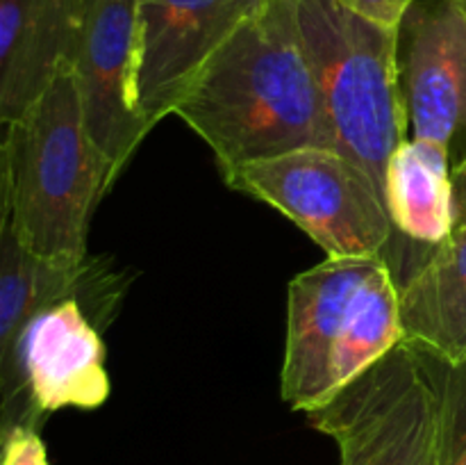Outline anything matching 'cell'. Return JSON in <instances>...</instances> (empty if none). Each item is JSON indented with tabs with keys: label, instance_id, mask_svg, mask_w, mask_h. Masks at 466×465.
I'll list each match as a JSON object with an SVG mask.
<instances>
[{
	"label": "cell",
	"instance_id": "cell-1",
	"mask_svg": "<svg viewBox=\"0 0 466 465\" xmlns=\"http://www.w3.org/2000/svg\"><path fill=\"white\" fill-rule=\"evenodd\" d=\"M221 173L308 146H335L294 0H268L205 64L176 108Z\"/></svg>",
	"mask_w": 466,
	"mask_h": 465
},
{
	"label": "cell",
	"instance_id": "cell-2",
	"mask_svg": "<svg viewBox=\"0 0 466 465\" xmlns=\"http://www.w3.org/2000/svg\"><path fill=\"white\" fill-rule=\"evenodd\" d=\"M109 167L86 130L80 89L64 64L48 89L3 135V212L35 255L86 258L91 212L107 194Z\"/></svg>",
	"mask_w": 466,
	"mask_h": 465
},
{
	"label": "cell",
	"instance_id": "cell-3",
	"mask_svg": "<svg viewBox=\"0 0 466 465\" xmlns=\"http://www.w3.org/2000/svg\"><path fill=\"white\" fill-rule=\"evenodd\" d=\"M400 342L399 283L385 255L328 258L289 283L282 399L309 413Z\"/></svg>",
	"mask_w": 466,
	"mask_h": 465
},
{
	"label": "cell",
	"instance_id": "cell-4",
	"mask_svg": "<svg viewBox=\"0 0 466 465\" xmlns=\"http://www.w3.org/2000/svg\"><path fill=\"white\" fill-rule=\"evenodd\" d=\"M335 149L362 164L385 191L391 153L405 141L396 73V27L353 12L341 0H294Z\"/></svg>",
	"mask_w": 466,
	"mask_h": 465
},
{
	"label": "cell",
	"instance_id": "cell-5",
	"mask_svg": "<svg viewBox=\"0 0 466 465\" xmlns=\"http://www.w3.org/2000/svg\"><path fill=\"white\" fill-rule=\"evenodd\" d=\"M223 181L285 214L328 258L382 255L396 235L382 187L335 146L241 164Z\"/></svg>",
	"mask_w": 466,
	"mask_h": 465
},
{
	"label": "cell",
	"instance_id": "cell-6",
	"mask_svg": "<svg viewBox=\"0 0 466 465\" xmlns=\"http://www.w3.org/2000/svg\"><path fill=\"white\" fill-rule=\"evenodd\" d=\"M305 415L337 442L339 465H437V388L408 342Z\"/></svg>",
	"mask_w": 466,
	"mask_h": 465
},
{
	"label": "cell",
	"instance_id": "cell-7",
	"mask_svg": "<svg viewBox=\"0 0 466 465\" xmlns=\"http://www.w3.org/2000/svg\"><path fill=\"white\" fill-rule=\"evenodd\" d=\"M105 356L100 328L76 296L36 310L0 356L3 431L16 424L41 429L55 410L103 406L112 390Z\"/></svg>",
	"mask_w": 466,
	"mask_h": 465
},
{
	"label": "cell",
	"instance_id": "cell-8",
	"mask_svg": "<svg viewBox=\"0 0 466 465\" xmlns=\"http://www.w3.org/2000/svg\"><path fill=\"white\" fill-rule=\"evenodd\" d=\"M405 140L466 155V0H414L396 26Z\"/></svg>",
	"mask_w": 466,
	"mask_h": 465
},
{
	"label": "cell",
	"instance_id": "cell-9",
	"mask_svg": "<svg viewBox=\"0 0 466 465\" xmlns=\"http://www.w3.org/2000/svg\"><path fill=\"white\" fill-rule=\"evenodd\" d=\"M268 0H139L135 109L146 130L176 112L205 64Z\"/></svg>",
	"mask_w": 466,
	"mask_h": 465
},
{
	"label": "cell",
	"instance_id": "cell-10",
	"mask_svg": "<svg viewBox=\"0 0 466 465\" xmlns=\"http://www.w3.org/2000/svg\"><path fill=\"white\" fill-rule=\"evenodd\" d=\"M139 0H86L71 67L86 130L116 181L148 135L135 109Z\"/></svg>",
	"mask_w": 466,
	"mask_h": 465
},
{
	"label": "cell",
	"instance_id": "cell-11",
	"mask_svg": "<svg viewBox=\"0 0 466 465\" xmlns=\"http://www.w3.org/2000/svg\"><path fill=\"white\" fill-rule=\"evenodd\" d=\"M86 0H0V123L16 121L71 64Z\"/></svg>",
	"mask_w": 466,
	"mask_h": 465
},
{
	"label": "cell",
	"instance_id": "cell-12",
	"mask_svg": "<svg viewBox=\"0 0 466 465\" xmlns=\"http://www.w3.org/2000/svg\"><path fill=\"white\" fill-rule=\"evenodd\" d=\"M399 283L403 342L449 365L466 363V223L421 246Z\"/></svg>",
	"mask_w": 466,
	"mask_h": 465
},
{
	"label": "cell",
	"instance_id": "cell-13",
	"mask_svg": "<svg viewBox=\"0 0 466 465\" xmlns=\"http://www.w3.org/2000/svg\"><path fill=\"white\" fill-rule=\"evenodd\" d=\"M385 203L396 235L421 246L444 242L455 228L449 149L426 140L400 141L387 164Z\"/></svg>",
	"mask_w": 466,
	"mask_h": 465
},
{
	"label": "cell",
	"instance_id": "cell-14",
	"mask_svg": "<svg viewBox=\"0 0 466 465\" xmlns=\"http://www.w3.org/2000/svg\"><path fill=\"white\" fill-rule=\"evenodd\" d=\"M421 356L440 399L437 465H466V363L449 365L432 356Z\"/></svg>",
	"mask_w": 466,
	"mask_h": 465
},
{
	"label": "cell",
	"instance_id": "cell-15",
	"mask_svg": "<svg viewBox=\"0 0 466 465\" xmlns=\"http://www.w3.org/2000/svg\"><path fill=\"white\" fill-rule=\"evenodd\" d=\"M3 465H50L39 429L16 424L3 431Z\"/></svg>",
	"mask_w": 466,
	"mask_h": 465
},
{
	"label": "cell",
	"instance_id": "cell-16",
	"mask_svg": "<svg viewBox=\"0 0 466 465\" xmlns=\"http://www.w3.org/2000/svg\"><path fill=\"white\" fill-rule=\"evenodd\" d=\"M341 3L380 26L396 27L414 0H341Z\"/></svg>",
	"mask_w": 466,
	"mask_h": 465
},
{
	"label": "cell",
	"instance_id": "cell-17",
	"mask_svg": "<svg viewBox=\"0 0 466 465\" xmlns=\"http://www.w3.org/2000/svg\"><path fill=\"white\" fill-rule=\"evenodd\" d=\"M453 214L455 226L466 223V155L453 164Z\"/></svg>",
	"mask_w": 466,
	"mask_h": 465
}]
</instances>
